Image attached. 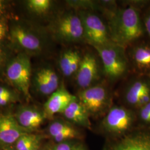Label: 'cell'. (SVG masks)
<instances>
[{
    "label": "cell",
    "mask_w": 150,
    "mask_h": 150,
    "mask_svg": "<svg viewBox=\"0 0 150 150\" xmlns=\"http://www.w3.org/2000/svg\"><path fill=\"white\" fill-rule=\"evenodd\" d=\"M74 128V127L69 124L62 121H55L50 124L48 128V132L50 135L54 138Z\"/></svg>",
    "instance_id": "cell-21"
},
{
    "label": "cell",
    "mask_w": 150,
    "mask_h": 150,
    "mask_svg": "<svg viewBox=\"0 0 150 150\" xmlns=\"http://www.w3.org/2000/svg\"><path fill=\"white\" fill-rule=\"evenodd\" d=\"M82 56L79 51L69 50L64 51L59 59V67L62 74L66 77L75 75L79 69Z\"/></svg>",
    "instance_id": "cell-16"
},
{
    "label": "cell",
    "mask_w": 150,
    "mask_h": 150,
    "mask_svg": "<svg viewBox=\"0 0 150 150\" xmlns=\"http://www.w3.org/2000/svg\"><path fill=\"white\" fill-rule=\"evenodd\" d=\"M134 116L127 108L121 106L113 107L102 121L103 127L114 134H122L131 127Z\"/></svg>",
    "instance_id": "cell-8"
},
{
    "label": "cell",
    "mask_w": 150,
    "mask_h": 150,
    "mask_svg": "<svg viewBox=\"0 0 150 150\" xmlns=\"http://www.w3.org/2000/svg\"><path fill=\"white\" fill-rule=\"evenodd\" d=\"M40 143V137L35 134H25L16 142L17 150H37Z\"/></svg>",
    "instance_id": "cell-19"
},
{
    "label": "cell",
    "mask_w": 150,
    "mask_h": 150,
    "mask_svg": "<svg viewBox=\"0 0 150 150\" xmlns=\"http://www.w3.org/2000/svg\"><path fill=\"white\" fill-rule=\"evenodd\" d=\"M145 26L147 30V31L150 36V14L147 16L145 20Z\"/></svg>",
    "instance_id": "cell-26"
},
{
    "label": "cell",
    "mask_w": 150,
    "mask_h": 150,
    "mask_svg": "<svg viewBox=\"0 0 150 150\" xmlns=\"http://www.w3.org/2000/svg\"><path fill=\"white\" fill-rule=\"evenodd\" d=\"M77 96L72 95L63 85L52 93L44 105L46 117H52L58 113H63L64 110Z\"/></svg>",
    "instance_id": "cell-10"
},
{
    "label": "cell",
    "mask_w": 150,
    "mask_h": 150,
    "mask_svg": "<svg viewBox=\"0 0 150 150\" xmlns=\"http://www.w3.org/2000/svg\"><path fill=\"white\" fill-rule=\"evenodd\" d=\"M2 59H3V54H2V51L1 50V49L0 48V66L2 61Z\"/></svg>",
    "instance_id": "cell-30"
},
{
    "label": "cell",
    "mask_w": 150,
    "mask_h": 150,
    "mask_svg": "<svg viewBox=\"0 0 150 150\" xmlns=\"http://www.w3.org/2000/svg\"><path fill=\"white\" fill-rule=\"evenodd\" d=\"M144 107H145V108H146L149 112H150V102L147 103L146 105H145V106H144Z\"/></svg>",
    "instance_id": "cell-31"
},
{
    "label": "cell",
    "mask_w": 150,
    "mask_h": 150,
    "mask_svg": "<svg viewBox=\"0 0 150 150\" xmlns=\"http://www.w3.org/2000/svg\"><path fill=\"white\" fill-rule=\"evenodd\" d=\"M73 150H86L85 148L81 146V145H78V146H75V148Z\"/></svg>",
    "instance_id": "cell-29"
},
{
    "label": "cell",
    "mask_w": 150,
    "mask_h": 150,
    "mask_svg": "<svg viewBox=\"0 0 150 150\" xmlns=\"http://www.w3.org/2000/svg\"><path fill=\"white\" fill-rule=\"evenodd\" d=\"M10 35L12 42L18 47L30 52H39L42 50V42L37 35L20 26L12 28Z\"/></svg>",
    "instance_id": "cell-9"
},
{
    "label": "cell",
    "mask_w": 150,
    "mask_h": 150,
    "mask_svg": "<svg viewBox=\"0 0 150 150\" xmlns=\"http://www.w3.org/2000/svg\"><path fill=\"white\" fill-rule=\"evenodd\" d=\"M149 89H150L149 86L145 82L135 81L129 86L125 93L127 102L131 105L136 106L141 96Z\"/></svg>",
    "instance_id": "cell-17"
},
{
    "label": "cell",
    "mask_w": 150,
    "mask_h": 150,
    "mask_svg": "<svg viewBox=\"0 0 150 150\" xmlns=\"http://www.w3.org/2000/svg\"><path fill=\"white\" fill-rule=\"evenodd\" d=\"M108 150H150V134H140L126 136Z\"/></svg>",
    "instance_id": "cell-14"
},
{
    "label": "cell",
    "mask_w": 150,
    "mask_h": 150,
    "mask_svg": "<svg viewBox=\"0 0 150 150\" xmlns=\"http://www.w3.org/2000/svg\"><path fill=\"white\" fill-rule=\"evenodd\" d=\"M1 24H2V23H0V25H1Z\"/></svg>",
    "instance_id": "cell-33"
},
{
    "label": "cell",
    "mask_w": 150,
    "mask_h": 150,
    "mask_svg": "<svg viewBox=\"0 0 150 150\" xmlns=\"http://www.w3.org/2000/svg\"><path fill=\"white\" fill-rule=\"evenodd\" d=\"M100 69L98 59L94 54L87 52L82 56L80 67L75 74L76 84L81 90L98 83Z\"/></svg>",
    "instance_id": "cell-7"
},
{
    "label": "cell",
    "mask_w": 150,
    "mask_h": 150,
    "mask_svg": "<svg viewBox=\"0 0 150 150\" xmlns=\"http://www.w3.org/2000/svg\"><path fill=\"white\" fill-rule=\"evenodd\" d=\"M149 102H150V89L147 90L143 93V94L140 97L139 102L136 106L144 107Z\"/></svg>",
    "instance_id": "cell-22"
},
{
    "label": "cell",
    "mask_w": 150,
    "mask_h": 150,
    "mask_svg": "<svg viewBox=\"0 0 150 150\" xmlns=\"http://www.w3.org/2000/svg\"><path fill=\"white\" fill-rule=\"evenodd\" d=\"M2 150H14V149H10V148H5L4 149H3Z\"/></svg>",
    "instance_id": "cell-32"
},
{
    "label": "cell",
    "mask_w": 150,
    "mask_h": 150,
    "mask_svg": "<svg viewBox=\"0 0 150 150\" xmlns=\"http://www.w3.org/2000/svg\"><path fill=\"white\" fill-rule=\"evenodd\" d=\"M76 145H73L69 142H63L57 145L52 150H73Z\"/></svg>",
    "instance_id": "cell-23"
},
{
    "label": "cell",
    "mask_w": 150,
    "mask_h": 150,
    "mask_svg": "<svg viewBox=\"0 0 150 150\" xmlns=\"http://www.w3.org/2000/svg\"><path fill=\"white\" fill-rule=\"evenodd\" d=\"M6 33V28L5 26L1 24L0 25V41L4 38Z\"/></svg>",
    "instance_id": "cell-27"
},
{
    "label": "cell",
    "mask_w": 150,
    "mask_h": 150,
    "mask_svg": "<svg viewBox=\"0 0 150 150\" xmlns=\"http://www.w3.org/2000/svg\"><path fill=\"white\" fill-rule=\"evenodd\" d=\"M11 95H12V93L8 89L4 87H0V98Z\"/></svg>",
    "instance_id": "cell-25"
},
{
    "label": "cell",
    "mask_w": 150,
    "mask_h": 150,
    "mask_svg": "<svg viewBox=\"0 0 150 150\" xmlns=\"http://www.w3.org/2000/svg\"><path fill=\"white\" fill-rule=\"evenodd\" d=\"M140 116L144 121L150 123V112L146 108H145V107H142L140 112Z\"/></svg>",
    "instance_id": "cell-24"
},
{
    "label": "cell",
    "mask_w": 150,
    "mask_h": 150,
    "mask_svg": "<svg viewBox=\"0 0 150 150\" xmlns=\"http://www.w3.org/2000/svg\"><path fill=\"white\" fill-rule=\"evenodd\" d=\"M93 47L102 61L104 74L110 80H116L125 75L128 67L125 48L114 43Z\"/></svg>",
    "instance_id": "cell-2"
},
{
    "label": "cell",
    "mask_w": 150,
    "mask_h": 150,
    "mask_svg": "<svg viewBox=\"0 0 150 150\" xmlns=\"http://www.w3.org/2000/svg\"><path fill=\"white\" fill-rule=\"evenodd\" d=\"M46 118L42 111L35 107L21 108L16 114V120L22 128L27 130L37 129L42 123Z\"/></svg>",
    "instance_id": "cell-13"
},
{
    "label": "cell",
    "mask_w": 150,
    "mask_h": 150,
    "mask_svg": "<svg viewBox=\"0 0 150 150\" xmlns=\"http://www.w3.org/2000/svg\"><path fill=\"white\" fill-rule=\"evenodd\" d=\"M82 23L85 40L93 47L113 43L108 27L102 20L89 10H80L77 12Z\"/></svg>",
    "instance_id": "cell-3"
},
{
    "label": "cell",
    "mask_w": 150,
    "mask_h": 150,
    "mask_svg": "<svg viewBox=\"0 0 150 150\" xmlns=\"http://www.w3.org/2000/svg\"><path fill=\"white\" fill-rule=\"evenodd\" d=\"M28 8L37 14H44L50 10L52 6L50 0H29L27 2Z\"/></svg>",
    "instance_id": "cell-20"
},
{
    "label": "cell",
    "mask_w": 150,
    "mask_h": 150,
    "mask_svg": "<svg viewBox=\"0 0 150 150\" xmlns=\"http://www.w3.org/2000/svg\"><path fill=\"white\" fill-rule=\"evenodd\" d=\"M62 113L66 119L73 123L87 128L91 127L90 115L77 97L70 103Z\"/></svg>",
    "instance_id": "cell-15"
},
{
    "label": "cell",
    "mask_w": 150,
    "mask_h": 150,
    "mask_svg": "<svg viewBox=\"0 0 150 150\" xmlns=\"http://www.w3.org/2000/svg\"><path fill=\"white\" fill-rule=\"evenodd\" d=\"M108 28L113 42L125 47L142 35L139 15L133 7L106 11Z\"/></svg>",
    "instance_id": "cell-1"
},
{
    "label": "cell",
    "mask_w": 150,
    "mask_h": 150,
    "mask_svg": "<svg viewBox=\"0 0 150 150\" xmlns=\"http://www.w3.org/2000/svg\"><path fill=\"white\" fill-rule=\"evenodd\" d=\"M59 77L50 67H44L38 70L34 77V85L36 90L45 96L51 95L59 85Z\"/></svg>",
    "instance_id": "cell-11"
},
{
    "label": "cell",
    "mask_w": 150,
    "mask_h": 150,
    "mask_svg": "<svg viewBox=\"0 0 150 150\" xmlns=\"http://www.w3.org/2000/svg\"><path fill=\"white\" fill-rule=\"evenodd\" d=\"M77 98L90 115H97L103 112L110 105L111 95L107 86L98 83L81 90Z\"/></svg>",
    "instance_id": "cell-6"
},
{
    "label": "cell",
    "mask_w": 150,
    "mask_h": 150,
    "mask_svg": "<svg viewBox=\"0 0 150 150\" xmlns=\"http://www.w3.org/2000/svg\"><path fill=\"white\" fill-rule=\"evenodd\" d=\"M133 59L139 69L150 68V48L141 46L135 48L133 52Z\"/></svg>",
    "instance_id": "cell-18"
},
{
    "label": "cell",
    "mask_w": 150,
    "mask_h": 150,
    "mask_svg": "<svg viewBox=\"0 0 150 150\" xmlns=\"http://www.w3.org/2000/svg\"><path fill=\"white\" fill-rule=\"evenodd\" d=\"M7 79L26 98L30 97L31 64L26 54H20L9 62L6 67Z\"/></svg>",
    "instance_id": "cell-4"
},
{
    "label": "cell",
    "mask_w": 150,
    "mask_h": 150,
    "mask_svg": "<svg viewBox=\"0 0 150 150\" xmlns=\"http://www.w3.org/2000/svg\"></svg>",
    "instance_id": "cell-34"
},
{
    "label": "cell",
    "mask_w": 150,
    "mask_h": 150,
    "mask_svg": "<svg viewBox=\"0 0 150 150\" xmlns=\"http://www.w3.org/2000/svg\"><path fill=\"white\" fill-rule=\"evenodd\" d=\"M4 10V6L3 4V1L0 0V15L3 13Z\"/></svg>",
    "instance_id": "cell-28"
},
{
    "label": "cell",
    "mask_w": 150,
    "mask_h": 150,
    "mask_svg": "<svg viewBox=\"0 0 150 150\" xmlns=\"http://www.w3.org/2000/svg\"><path fill=\"white\" fill-rule=\"evenodd\" d=\"M17 122L16 118L10 115L0 117V144L10 145L26 134Z\"/></svg>",
    "instance_id": "cell-12"
},
{
    "label": "cell",
    "mask_w": 150,
    "mask_h": 150,
    "mask_svg": "<svg viewBox=\"0 0 150 150\" xmlns=\"http://www.w3.org/2000/svg\"><path fill=\"white\" fill-rule=\"evenodd\" d=\"M52 31L58 40L66 43H76L85 40L82 23L77 12L64 13L55 21Z\"/></svg>",
    "instance_id": "cell-5"
}]
</instances>
